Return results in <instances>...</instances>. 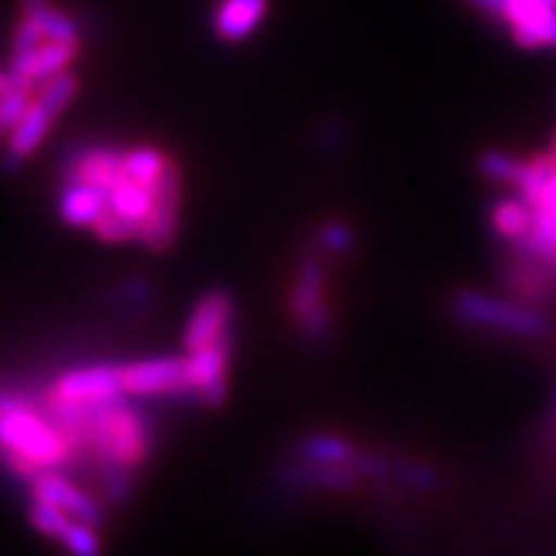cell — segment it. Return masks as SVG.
<instances>
[{"instance_id":"1","label":"cell","mask_w":556,"mask_h":556,"mask_svg":"<svg viewBox=\"0 0 556 556\" xmlns=\"http://www.w3.org/2000/svg\"><path fill=\"white\" fill-rule=\"evenodd\" d=\"M184 201L178 163L155 144L80 150L62 178L60 217L90 229L109 245H137L165 253L176 242Z\"/></svg>"},{"instance_id":"2","label":"cell","mask_w":556,"mask_h":556,"mask_svg":"<svg viewBox=\"0 0 556 556\" xmlns=\"http://www.w3.org/2000/svg\"><path fill=\"white\" fill-rule=\"evenodd\" d=\"M78 24L52 0H18L9 70L29 86L65 73L80 54Z\"/></svg>"},{"instance_id":"3","label":"cell","mask_w":556,"mask_h":556,"mask_svg":"<svg viewBox=\"0 0 556 556\" xmlns=\"http://www.w3.org/2000/svg\"><path fill=\"white\" fill-rule=\"evenodd\" d=\"M0 454L18 477L58 469L73 458V446L50 413L0 394Z\"/></svg>"},{"instance_id":"4","label":"cell","mask_w":556,"mask_h":556,"mask_svg":"<svg viewBox=\"0 0 556 556\" xmlns=\"http://www.w3.org/2000/svg\"><path fill=\"white\" fill-rule=\"evenodd\" d=\"M451 312L456 319L471 328H486L507 332L518 338H541L548 332V317L544 312L526 304L500 299L477 289H462L451 296Z\"/></svg>"},{"instance_id":"5","label":"cell","mask_w":556,"mask_h":556,"mask_svg":"<svg viewBox=\"0 0 556 556\" xmlns=\"http://www.w3.org/2000/svg\"><path fill=\"white\" fill-rule=\"evenodd\" d=\"M289 309L307 343L317 345L330 338L332 312L328 304V278H325V263L317 255H309L299 266L294 287H291Z\"/></svg>"},{"instance_id":"6","label":"cell","mask_w":556,"mask_h":556,"mask_svg":"<svg viewBox=\"0 0 556 556\" xmlns=\"http://www.w3.org/2000/svg\"><path fill=\"white\" fill-rule=\"evenodd\" d=\"M124 397L119 366H86L65 371L47 392V409H88Z\"/></svg>"},{"instance_id":"7","label":"cell","mask_w":556,"mask_h":556,"mask_svg":"<svg viewBox=\"0 0 556 556\" xmlns=\"http://www.w3.org/2000/svg\"><path fill=\"white\" fill-rule=\"evenodd\" d=\"M124 394L135 397H165V394H191L186 356L142 358L119 366Z\"/></svg>"},{"instance_id":"8","label":"cell","mask_w":556,"mask_h":556,"mask_svg":"<svg viewBox=\"0 0 556 556\" xmlns=\"http://www.w3.org/2000/svg\"><path fill=\"white\" fill-rule=\"evenodd\" d=\"M500 21L523 50H554L556 47V9L541 0H505Z\"/></svg>"},{"instance_id":"9","label":"cell","mask_w":556,"mask_h":556,"mask_svg":"<svg viewBox=\"0 0 556 556\" xmlns=\"http://www.w3.org/2000/svg\"><path fill=\"white\" fill-rule=\"evenodd\" d=\"M235 302L225 289H212L193 304L184 330V348L186 353L199 351V348L225 343L229 340V328H232Z\"/></svg>"},{"instance_id":"10","label":"cell","mask_w":556,"mask_h":556,"mask_svg":"<svg viewBox=\"0 0 556 556\" xmlns=\"http://www.w3.org/2000/svg\"><path fill=\"white\" fill-rule=\"evenodd\" d=\"M31 497L47 500V503L62 507L73 518L86 520L90 526H99L103 518V507L96 497L83 492L78 484L70 482L58 469H41L29 479Z\"/></svg>"},{"instance_id":"11","label":"cell","mask_w":556,"mask_h":556,"mask_svg":"<svg viewBox=\"0 0 556 556\" xmlns=\"http://www.w3.org/2000/svg\"><path fill=\"white\" fill-rule=\"evenodd\" d=\"M186 366H189L191 394H197L204 405H222L227 397L229 340L186 353Z\"/></svg>"},{"instance_id":"12","label":"cell","mask_w":556,"mask_h":556,"mask_svg":"<svg viewBox=\"0 0 556 556\" xmlns=\"http://www.w3.org/2000/svg\"><path fill=\"white\" fill-rule=\"evenodd\" d=\"M268 5L270 0H219L214 5V34L222 41L238 45L258 29L261 21L266 18Z\"/></svg>"},{"instance_id":"13","label":"cell","mask_w":556,"mask_h":556,"mask_svg":"<svg viewBox=\"0 0 556 556\" xmlns=\"http://www.w3.org/2000/svg\"><path fill=\"white\" fill-rule=\"evenodd\" d=\"M533 214H536V208L528 204V201L518 193V197L497 199L495 204H492L490 225L495 229L500 240L513 242V245H516V242L526 238L528 229H531Z\"/></svg>"},{"instance_id":"14","label":"cell","mask_w":556,"mask_h":556,"mask_svg":"<svg viewBox=\"0 0 556 556\" xmlns=\"http://www.w3.org/2000/svg\"><path fill=\"white\" fill-rule=\"evenodd\" d=\"M520 258L528 263H539V266L552 268L556 266V217L554 214L536 212L533 214V225L520 242Z\"/></svg>"},{"instance_id":"15","label":"cell","mask_w":556,"mask_h":556,"mask_svg":"<svg viewBox=\"0 0 556 556\" xmlns=\"http://www.w3.org/2000/svg\"><path fill=\"white\" fill-rule=\"evenodd\" d=\"M296 454L312 464H332V467H353L358 448L340 435H307L296 443Z\"/></svg>"},{"instance_id":"16","label":"cell","mask_w":556,"mask_h":556,"mask_svg":"<svg viewBox=\"0 0 556 556\" xmlns=\"http://www.w3.org/2000/svg\"><path fill=\"white\" fill-rule=\"evenodd\" d=\"M554 168H556V157L552 155V150L539 152V155L523 160V168H520V178L516 184V191L533 208H536L541 193H544Z\"/></svg>"},{"instance_id":"17","label":"cell","mask_w":556,"mask_h":556,"mask_svg":"<svg viewBox=\"0 0 556 556\" xmlns=\"http://www.w3.org/2000/svg\"><path fill=\"white\" fill-rule=\"evenodd\" d=\"M29 520H31V526L41 533V536L58 539L60 544H62V539L67 536L70 528L78 523V518H73L70 513L62 510V507L47 503V500H39V497H31Z\"/></svg>"},{"instance_id":"18","label":"cell","mask_w":556,"mask_h":556,"mask_svg":"<svg viewBox=\"0 0 556 556\" xmlns=\"http://www.w3.org/2000/svg\"><path fill=\"white\" fill-rule=\"evenodd\" d=\"M477 168L486 180L492 184H505L516 189L518 178H520V168H523V157H513L507 152L500 150H486L479 155Z\"/></svg>"},{"instance_id":"19","label":"cell","mask_w":556,"mask_h":556,"mask_svg":"<svg viewBox=\"0 0 556 556\" xmlns=\"http://www.w3.org/2000/svg\"><path fill=\"white\" fill-rule=\"evenodd\" d=\"M353 242H356V238H353V229L345 222L330 219L328 225H323V229H319V248L325 253H348L353 248Z\"/></svg>"},{"instance_id":"20","label":"cell","mask_w":556,"mask_h":556,"mask_svg":"<svg viewBox=\"0 0 556 556\" xmlns=\"http://www.w3.org/2000/svg\"><path fill=\"white\" fill-rule=\"evenodd\" d=\"M394 471H397V477L405 479L407 484L417 486V490H433L435 482H438L435 471L426 467V464H402L400 469L392 467V475H394Z\"/></svg>"},{"instance_id":"21","label":"cell","mask_w":556,"mask_h":556,"mask_svg":"<svg viewBox=\"0 0 556 556\" xmlns=\"http://www.w3.org/2000/svg\"><path fill=\"white\" fill-rule=\"evenodd\" d=\"M536 212L554 214V217H556V168L552 173V178H548L544 193H541V199H539V204H536Z\"/></svg>"},{"instance_id":"22","label":"cell","mask_w":556,"mask_h":556,"mask_svg":"<svg viewBox=\"0 0 556 556\" xmlns=\"http://www.w3.org/2000/svg\"><path fill=\"white\" fill-rule=\"evenodd\" d=\"M21 78H16V75L11 73V70H0V103H3L9 96L13 93L21 86Z\"/></svg>"},{"instance_id":"23","label":"cell","mask_w":556,"mask_h":556,"mask_svg":"<svg viewBox=\"0 0 556 556\" xmlns=\"http://www.w3.org/2000/svg\"><path fill=\"white\" fill-rule=\"evenodd\" d=\"M548 150H552V155L556 157V135H554V139H552V148H548Z\"/></svg>"},{"instance_id":"24","label":"cell","mask_w":556,"mask_h":556,"mask_svg":"<svg viewBox=\"0 0 556 556\" xmlns=\"http://www.w3.org/2000/svg\"><path fill=\"white\" fill-rule=\"evenodd\" d=\"M541 3H546V5H552V9H556V0H541Z\"/></svg>"}]
</instances>
